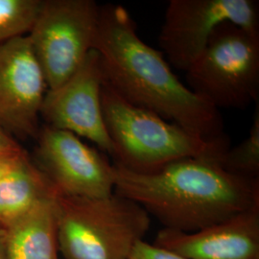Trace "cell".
<instances>
[{
  "instance_id": "7",
  "label": "cell",
  "mask_w": 259,
  "mask_h": 259,
  "mask_svg": "<svg viewBox=\"0 0 259 259\" xmlns=\"http://www.w3.org/2000/svg\"><path fill=\"white\" fill-rule=\"evenodd\" d=\"M258 7L254 0H171L158 35L161 53L185 72L224 23L259 33Z\"/></svg>"
},
{
  "instance_id": "10",
  "label": "cell",
  "mask_w": 259,
  "mask_h": 259,
  "mask_svg": "<svg viewBox=\"0 0 259 259\" xmlns=\"http://www.w3.org/2000/svg\"><path fill=\"white\" fill-rule=\"evenodd\" d=\"M47 92L42 69L27 35L0 46V127L19 137H37Z\"/></svg>"
},
{
  "instance_id": "6",
  "label": "cell",
  "mask_w": 259,
  "mask_h": 259,
  "mask_svg": "<svg viewBox=\"0 0 259 259\" xmlns=\"http://www.w3.org/2000/svg\"><path fill=\"white\" fill-rule=\"evenodd\" d=\"M99 7L93 0H41L27 36L47 90L65 83L93 50Z\"/></svg>"
},
{
  "instance_id": "20",
  "label": "cell",
  "mask_w": 259,
  "mask_h": 259,
  "mask_svg": "<svg viewBox=\"0 0 259 259\" xmlns=\"http://www.w3.org/2000/svg\"><path fill=\"white\" fill-rule=\"evenodd\" d=\"M56 259H59V258H58V257H57V258H56Z\"/></svg>"
},
{
  "instance_id": "11",
  "label": "cell",
  "mask_w": 259,
  "mask_h": 259,
  "mask_svg": "<svg viewBox=\"0 0 259 259\" xmlns=\"http://www.w3.org/2000/svg\"><path fill=\"white\" fill-rule=\"evenodd\" d=\"M154 245L188 259H259V206L198 232L163 228Z\"/></svg>"
},
{
  "instance_id": "5",
  "label": "cell",
  "mask_w": 259,
  "mask_h": 259,
  "mask_svg": "<svg viewBox=\"0 0 259 259\" xmlns=\"http://www.w3.org/2000/svg\"><path fill=\"white\" fill-rule=\"evenodd\" d=\"M187 88L215 109L258 103L259 33L224 23L185 71Z\"/></svg>"
},
{
  "instance_id": "15",
  "label": "cell",
  "mask_w": 259,
  "mask_h": 259,
  "mask_svg": "<svg viewBox=\"0 0 259 259\" xmlns=\"http://www.w3.org/2000/svg\"><path fill=\"white\" fill-rule=\"evenodd\" d=\"M222 166L230 173L252 180L259 176V106L253 115L249 137L237 146L230 148L221 160Z\"/></svg>"
},
{
  "instance_id": "1",
  "label": "cell",
  "mask_w": 259,
  "mask_h": 259,
  "mask_svg": "<svg viewBox=\"0 0 259 259\" xmlns=\"http://www.w3.org/2000/svg\"><path fill=\"white\" fill-rule=\"evenodd\" d=\"M93 49L101 58L106 82L128 102L205 140L226 135L219 110L177 78L161 51L139 37L123 6L100 5Z\"/></svg>"
},
{
  "instance_id": "8",
  "label": "cell",
  "mask_w": 259,
  "mask_h": 259,
  "mask_svg": "<svg viewBox=\"0 0 259 259\" xmlns=\"http://www.w3.org/2000/svg\"><path fill=\"white\" fill-rule=\"evenodd\" d=\"M37 139L36 164L57 196L104 198L113 193V164L79 137L46 126Z\"/></svg>"
},
{
  "instance_id": "14",
  "label": "cell",
  "mask_w": 259,
  "mask_h": 259,
  "mask_svg": "<svg viewBox=\"0 0 259 259\" xmlns=\"http://www.w3.org/2000/svg\"><path fill=\"white\" fill-rule=\"evenodd\" d=\"M41 0H0V46L29 34Z\"/></svg>"
},
{
  "instance_id": "18",
  "label": "cell",
  "mask_w": 259,
  "mask_h": 259,
  "mask_svg": "<svg viewBox=\"0 0 259 259\" xmlns=\"http://www.w3.org/2000/svg\"><path fill=\"white\" fill-rule=\"evenodd\" d=\"M24 152H25V151H24L23 149H21L20 151H18V152L0 156V178H1V176H2L7 170H9L11 166L17 161V159H18Z\"/></svg>"
},
{
  "instance_id": "4",
  "label": "cell",
  "mask_w": 259,
  "mask_h": 259,
  "mask_svg": "<svg viewBox=\"0 0 259 259\" xmlns=\"http://www.w3.org/2000/svg\"><path fill=\"white\" fill-rule=\"evenodd\" d=\"M58 248L65 259H129L151 217L116 193L104 198L57 196Z\"/></svg>"
},
{
  "instance_id": "12",
  "label": "cell",
  "mask_w": 259,
  "mask_h": 259,
  "mask_svg": "<svg viewBox=\"0 0 259 259\" xmlns=\"http://www.w3.org/2000/svg\"><path fill=\"white\" fill-rule=\"evenodd\" d=\"M56 196L47 176L24 152L0 178V226L8 228Z\"/></svg>"
},
{
  "instance_id": "3",
  "label": "cell",
  "mask_w": 259,
  "mask_h": 259,
  "mask_svg": "<svg viewBox=\"0 0 259 259\" xmlns=\"http://www.w3.org/2000/svg\"><path fill=\"white\" fill-rule=\"evenodd\" d=\"M101 107L113 148V163L134 172H156L188 157L222 160L231 148L227 135L214 140L201 139L157 113L128 102L106 81Z\"/></svg>"
},
{
  "instance_id": "13",
  "label": "cell",
  "mask_w": 259,
  "mask_h": 259,
  "mask_svg": "<svg viewBox=\"0 0 259 259\" xmlns=\"http://www.w3.org/2000/svg\"><path fill=\"white\" fill-rule=\"evenodd\" d=\"M55 199L41 202L5 229L10 258L58 257Z\"/></svg>"
},
{
  "instance_id": "16",
  "label": "cell",
  "mask_w": 259,
  "mask_h": 259,
  "mask_svg": "<svg viewBox=\"0 0 259 259\" xmlns=\"http://www.w3.org/2000/svg\"><path fill=\"white\" fill-rule=\"evenodd\" d=\"M129 259H188L172 250L140 240L135 245Z\"/></svg>"
},
{
  "instance_id": "2",
  "label": "cell",
  "mask_w": 259,
  "mask_h": 259,
  "mask_svg": "<svg viewBox=\"0 0 259 259\" xmlns=\"http://www.w3.org/2000/svg\"><path fill=\"white\" fill-rule=\"evenodd\" d=\"M114 193L156 217L164 229L195 232L259 206V181L227 171L215 157H188L152 173L113 163Z\"/></svg>"
},
{
  "instance_id": "19",
  "label": "cell",
  "mask_w": 259,
  "mask_h": 259,
  "mask_svg": "<svg viewBox=\"0 0 259 259\" xmlns=\"http://www.w3.org/2000/svg\"><path fill=\"white\" fill-rule=\"evenodd\" d=\"M0 259H11L7 247L6 231L2 226H0Z\"/></svg>"
},
{
  "instance_id": "9",
  "label": "cell",
  "mask_w": 259,
  "mask_h": 259,
  "mask_svg": "<svg viewBox=\"0 0 259 259\" xmlns=\"http://www.w3.org/2000/svg\"><path fill=\"white\" fill-rule=\"evenodd\" d=\"M105 81L101 58L93 49L65 83L54 90H47L40 116L47 126L89 139L112 157L113 148L101 107Z\"/></svg>"
},
{
  "instance_id": "17",
  "label": "cell",
  "mask_w": 259,
  "mask_h": 259,
  "mask_svg": "<svg viewBox=\"0 0 259 259\" xmlns=\"http://www.w3.org/2000/svg\"><path fill=\"white\" fill-rule=\"evenodd\" d=\"M21 149L12 136L0 127V156L15 153Z\"/></svg>"
}]
</instances>
